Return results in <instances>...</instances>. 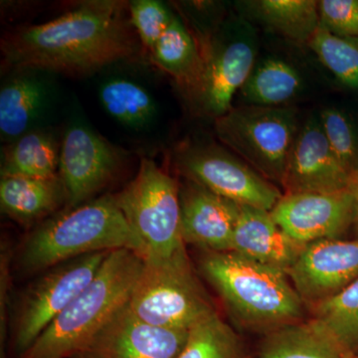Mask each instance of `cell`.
<instances>
[{"label":"cell","mask_w":358,"mask_h":358,"mask_svg":"<svg viewBox=\"0 0 358 358\" xmlns=\"http://www.w3.org/2000/svg\"><path fill=\"white\" fill-rule=\"evenodd\" d=\"M122 155L121 150L89 127H69L61 143L59 162L67 209L95 199L119 173L124 162Z\"/></svg>","instance_id":"cell-10"},{"label":"cell","mask_w":358,"mask_h":358,"mask_svg":"<svg viewBox=\"0 0 358 358\" xmlns=\"http://www.w3.org/2000/svg\"><path fill=\"white\" fill-rule=\"evenodd\" d=\"M129 14L138 40L150 52L155 48L174 17L166 6L157 0L129 2Z\"/></svg>","instance_id":"cell-30"},{"label":"cell","mask_w":358,"mask_h":358,"mask_svg":"<svg viewBox=\"0 0 358 358\" xmlns=\"http://www.w3.org/2000/svg\"><path fill=\"white\" fill-rule=\"evenodd\" d=\"M319 13L322 29L358 38V0H320Z\"/></svg>","instance_id":"cell-31"},{"label":"cell","mask_w":358,"mask_h":358,"mask_svg":"<svg viewBox=\"0 0 358 358\" xmlns=\"http://www.w3.org/2000/svg\"><path fill=\"white\" fill-rule=\"evenodd\" d=\"M120 249L145 258L143 242L115 195H105L40 223L23 244L20 268L26 274L44 272L78 257Z\"/></svg>","instance_id":"cell-3"},{"label":"cell","mask_w":358,"mask_h":358,"mask_svg":"<svg viewBox=\"0 0 358 358\" xmlns=\"http://www.w3.org/2000/svg\"><path fill=\"white\" fill-rule=\"evenodd\" d=\"M9 255L6 247L1 251V277H0V339L1 348L8 333Z\"/></svg>","instance_id":"cell-32"},{"label":"cell","mask_w":358,"mask_h":358,"mask_svg":"<svg viewBox=\"0 0 358 358\" xmlns=\"http://www.w3.org/2000/svg\"><path fill=\"white\" fill-rule=\"evenodd\" d=\"M243 7L261 24L298 43L308 44L320 27L315 0H255Z\"/></svg>","instance_id":"cell-22"},{"label":"cell","mask_w":358,"mask_h":358,"mask_svg":"<svg viewBox=\"0 0 358 358\" xmlns=\"http://www.w3.org/2000/svg\"><path fill=\"white\" fill-rule=\"evenodd\" d=\"M189 331L155 327L134 315L129 301L89 341L77 358H178Z\"/></svg>","instance_id":"cell-13"},{"label":"cell","mask_w":358,"mask_h":358,"mask_svg":"<svg viewBox=\"0 0 358 358\" xmlns=\"http://www.w3.org/2000/svg\"><path fill=\"white\" fill-rule=\"evenodd\" d=\"M306 246L287 234L270 212L238 204L231 251L288 274Z\"/></svg>","instance_id":"cell-17"},{"label":"cell","mask_w":358,"mask_h":358,"mask_svg":"<svg viewBox=\"0 0 358 358\" xmlns=\"http://www.w3.org/2000/svg\"><path fill=\"white\" fill-rule=\"evenodd\" d=\"M178 358H251V355L241 336L216 313L189 329Z\"/></svg>","instance_id":"cell-26"},{"label":"cell","mask_w":358,"mask_h":358,"mask_svg":"<svg viewBox=\"0 0 358 358\" xmlns=\"http://www.w3.org/2000/svg\"><path fill=\"white\" fill-rule=\"evenodd\" d=\"M270 213L301 243L341 239L353 226L355 199L350 187L336 192L282 193Z\"/></svg>","instance_id":"cell-12"},{"label":"cell","mask_w":358,"mask_h":358,"mask_svg":"<svg viewBox=\"0 0 358 358\" xmlns=\"http://www.w3.org/2000/svg\"><path fill=\"white\" fill-rule=\"evenodd\" d=\"M174 164L187 180L239 205L270 212L282 193L239 157L214 143L179 148Z\"/></svg>","instance_id":"cell-9"},{"label":"cell","mask_w":358,"mask_h":358,"mask_svg":"<svg viewBox=\"0 0 358 358\" xmlns=\"http://www.w3.org/2000/svg\"><path fill=\"white\" fill-rule=\"evenodd\" d=\"M308 45L341 84L358 89V38L338 36L319 27Z\"/></svg>","instance_id":"cell-28"},{"label":"cell","mask_w":358,"mask_h":358,"mask_svg":"<svg viewBox=\"0 0 358 358\" xmlns=\"http://www.w3.org/2000/svg\"><path fill=\"white\" fill-rule=\"evenodd\" d=\"M45 71L13 70L0 89V134L13 143L34 129L52 102V85Z\"/></svg>","instance_id":"cell-18"},{"label":"cell","mask_w":358,"mask_h":358,"mask_svg":"<svg viewBox=\"0 0 358 358\" xmlns=\"http://www.w3.org/2000/svg\"><path fill=\"white\" fill-rule=\"evenodd\" d=\"M199 270L232 319L263 336L303 320L307 306L284 271L234 251L204 252Z\"/></svg>","instance_id":"cell-2"},{"label":"cell","mask_w":358,"mask_h":358,"mask_svg":"<svg viewBox=\"0 0 358 358\" xmlns=\"http://www.w3.org/2000/svg\"><path fill=\"white\" fill-rule=\"evenodd\" d=\"M288 275L307 308L336 296L358 280V238L307 244Z\"/></svg>","instance_id":"cell-14"},{"label":"cell","mask_w":358,"mask_h":358,"mask_svg":"<svg viewBox=\"0 0 358 358\" xmlns=\"http://www.w3.org/2000/svg\"><path fill=\"white\" fill-rule=\"evenodd\" d=\"M299 131L296 110L284 106L244 105L215 120L221 143L257 173L280 186Z\"/></svg>","instance_id":"cell-6"},{"label":"cell","mask_w":358,"mask_h":358,"mask_svg":"<svg viewBox=\"0 0 358 358\" xmlns=\"http://www.w3.org/2000/svg\"><path fill=\"white\" fill-rule=\"evenodd\" d=\"M301 87L303 79L294 66L268 56L256 61L239 93L245 105L282 107L300 93Z\"/></svg>","instance_id":"cell-23"},{"label":"cell","mask_w":358,"mask_h":358,"mask_svg":"<svg viewBox=\"0 0 358 358\" xmlns=\"http://www.w3.org/2000/svg\"><path fill=\"white\" fill-rule=\"evenodd\" d=\"M143 265L129 249L110 251L93 281L20 358H74L129 300Z\"/></svg>","instance_id":"cell-4"},{"label":"cell","mask_w":358,"mask_h":358,"mask_svg":"<svg viewBox=\"0 0 358 358\" xmlns=\"http://www.w3.org/2000/svg\"><path fill=\"white\" fill-rule=\"evenodd\" d=\"M74 358H77V357H74Z\"/></svg>","instance_id":"cell-34"},{"label":"cell","mask_w":358,"mask_h":358,"mask_svg":"<svg viewBox=\"0 0 358 358\" xmlns=\"http://www.w3.org/2000/svg\"><path fill=\"white\" fill-rule=\"evenodd\" d=\"M203 66L188 96L204 115L218 119L232 109L256 63L257 46L251 33L202 48Z\"/></svg>","instance_id":"cell-11"},{"label":"cell","mask_w":358,"mask_h":358,"mask_svg":"<svg viewBox=\"0 0 358 358\" xmlns=\"http://www.w3.org/2000/svg\"><path fill=\"white\" fill-rule=\"evenodd\" d=\"M352 176L327 143L319 115L301 126L289 155L282 187L285 194L336 192L350 187Z\"/></svg>","instance_id":"cell-15"},{"label":"cell","mask_w":358,"mask_h":358,"mask_svg":"<svg viewBox=\"0 0 358 358\" xmlns=\"http://www.w3.org/2000/svg\"><path fill=\"white\" fill-rule=\"evenodd\" d=\"M308 310L346 350L358 357V280Z\"/></svg>","instance_id":"cell-27"},{"label":"cell","mask_w":358,"mask_h":358,"mask_svg":"<svg viewBox=\"0 0 358 358\" xmlns=\"http://www.w3.org/2000/svg\"><path fill=\"white\" fill-rule=\"evenodd\" d=\"M59 162L60 148L55 136L44 129H34L3 148L1 178H56Z\"/></svg>","instance_id":"cell-21"},{"label":"cell","mask_w":358,"mask_h":358,"mask_svg":"<svg viewBox=\"0 0 358 358\" xmlns=\"http://www.w3.org/2000/svg\"><path fill=\"white\" fill-rule=\"evenodd\" d=\"M322 131L336 159L350 174L358 169V133L348 115L327 108L319 115Z\"/></svg>","instance_id":"cell-29"},{"label":"cell","mask_w":358,"mask_h":358,"mask_svg":"<svg viewBox=\"0 0 358 358\" xmlns=\"http://www.w3.org/2000/svg\"><path fill=\"white\" fill-rule=\"evenodd\" d=\"M99 99L106 113L128 128H147L157 115L152 96L141 85L124 78L106 81L99 90Z\"/></svg>","instance_id":"cell-25"},{"label":"cell","mask_w":358,"mask_h":358,"mask_svg":"<svg viewBox=\"0 0 358 358\" xmlns=\"http://www.w3.org/2000/svg\"><path fill=\"white\" fill-rule=\"evenodd\" d=\"M109 253L99 252L59 264L27 287L13 322V350L18 358L93 281Z\"/></svg>","instance_id":"cell-8"},{"label":"cell","mask_w":358,"mask_h":358,"mask_svg":"<svg viewBox=\"0 0 358 358\" xmlns=\"http://www.w3.org/2000/svg\"><path fill=\"white\" fill-rule=\"evenodd\" d=\"M129 306L148 324L180 331H189L217 313L186 249L169 258L143 259Z\"/></svg>","instance_id":"cell-5"},{"label":"cell","mask_w":358,"mask_h":358,"mask_svg":"<svg viewBox=\"0 0 358 358\" xmlns=\"http://www.w3.org/2000/svg\"><path fill=\"white\" fill-rule=\"evenodd\" d=\"M259 358H358L346 350L319 320L308 319L266 334Z\"/></svg>","instance_id":"cell-20"},{"label":"cell","mask_w":358,"mask_h":358,"mask_svg":"<svg viewBox=\"0 0 358 358\" xmlns=\"http://www.w3.org/2000/svg\"><path fill=\"white\" fill-rule=\"evenodd\" d=\"M350 187V189H352L353 199H355V220H353V227L355 228L358 236V169L355 173H352Z\"/></svg>","instance_id":"cell-33"},{"label":"cell","mask_w":358,"mask_h":358,"mask_svg":"<svg viewBox=\"0 0 358 358\" xmlns=\"http://www.w3.org/2000/svg\"><path fill=\"white\" fill-rule=\"evenodd\" d=\"M128 13L127 2L89 0L55 20L20 28L2 39L4 66L88 76L133 58L140 47Z\"/></svg>","instance_id":"cell-1"},{"label":"cell","mask_w":358,"mask_h":358,"mask_svg":"<svg viewBox=\"0 0 358 358\" xmlns=\"http://www.w3.org/2000/svg\"><path fill=\"white\" fill-rule=\"evenodd\" d=\"M180 230L185 244L204 252L232 250L238 204L187 180L179 187Z\"/></svg>","instance_id":"cell-16"},{"label":"cell","mask_w":358,"mask_h":358,"mask_svg":"<svg viewBox=\"0 0 358 358\" xmlns=\"http://www.w3.org/2000/svg\"><path fill=\"white\" fill-rule=\"evenodd\" d=\"M150 55L155 64L173 77L187 93L199 82L203 66L202 48L176 16Z\"/></svg>","instance_id":"cell-24"},{"label":"cell","mask_w":358,"mask_h":358,"mask_svg":"<svg viewBox=\"0 0 358 358\" xmlns=\"http://www.w3.org/2000/svg\"><path fill=\"white\" fill-rule=\"evenodd\" d=\"M67 203L60 176L53 178H1L0 207L6 215L23 226L48 217Z\"/></svg>","instance_id":"cell-19"},{"label":"cell","mask_w":358,"mask_h":358,"mask_svg":"<svg viewBox=\"0 0 358 358\" xmlns=\"http://www.w3.org/2000/svg\"><path fill=\"white\" fill-rule=\"evenodd\" d=\"M115 199L143 242V259L169 258L186 249L180 230L179 185L154 160L141 159L136 178Z\"/></svg>","instance_id":"cell-7"}]
</instances>
